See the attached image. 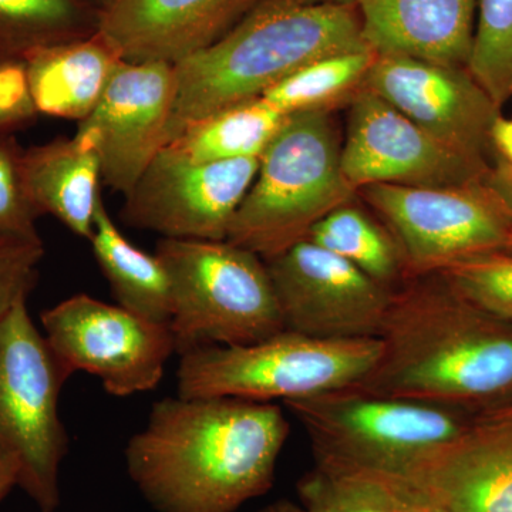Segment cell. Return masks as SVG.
<instances>
[{
	"instance_id": "8992f818",
	"label": "cell",
	"mask_w": 512,
	"mask_h": 512,
	"mask_svg": "<svg viewBox=\"0 0 512 512\" xmlns=\"http://www.w3.org/2000/svg\"><path fill=\"white\" fill-rule=\"evenodd\" d=\"M157 258L171 284L170 326L178 355L239 346L284 332L265 259L229 241L161 238Z\"/></svg>"
},
{
	"instance_id": "83f0119b",
	"label": "cell",
	"mask_w": 512,
	"mask_h": 512,
	"mask_svg": "<svg viewBox=\"0 0 512 512\" xmlns=\"http://www.w3.org/2000/svg\"><path fill=\"white\" fill-rule=\"evenodd\" d=\"M439 274L471 302L512 323V252L474 256Z\"/></svg>"
},
{
	"instance_id": "e575fe53",
	"label": "cell",
	"mask_w": 512,
	"mask_h": 512,
	"mask_svg": "<svg viewBox=\"0 0 512 512\" xmlns=\"http://www.w3.org/2000/svg\"><path fill=\"white\" fill-rule=\"evenodd\" d=\"M485 183L490 185L503 198V201L512 212V178L510 175L505 174L498 165H494L488 171Z\"/></svg>"
},
{
	"instance_id": "6da1fadb",
	"label": "cell",
	"mask_w": 512,
	"mask_h": 512,
	"mask_svg": "<svg viewBox=\"0 0 512 512\" xmlns=\"http://www.w3.org/2000/svg\"><path fill=\"white\" fill-rule=\"evenodd\" d=\"M289 431L275 403L165 397L128 441L127 471L157 512H235L271 490Z\"/></svg>"
},
{
	"instance_id": "4fadbf2b",
	"label": "cell",
	"mask_w": 512,
	"mask_h": 512,
	"mask_svg": "<svg viewBox=\"0 0 512 512\" xmlns=\"http://www.w3.org/2000/svg\"><path fill=\"white\" fill-rule=\"evenodd\" d=\"M340 164L359 191L373 184L450 187L485 180L491 165L441 143L392 104L362 89L349 101Z\"/></svg>"
},
{
	"instance_id": "8d00e7d4",
	"label": "cell",
	"mask_w": 512,
	"mask_h": 512,
	"mask_svg": "<svg viewBox=\"0 0 512 512\" xmlns=\"http://www.w3.org/2000/svg\"><path fill=\"white\" fill-rule=\"evenodd\" d=\"M476 419H503L512 420V400L505 403L504 406L497 407V409L491 410V412L481 414Z\"/></svg>"
},
{
	"instance_id": "7c38bea8",
	"label": "cell",
	"mask_w": 512,
	"mask_h": 512,
	"mask_svg": "<svg viewBox=\"0 0 512 512\" xmlns=\"http://www.w3.org/2000/svg\"><path fill=\"white\" fill-rule=\"evenodd\" d=\"M285 330L325 340L380 339L392 289L303 239L266 259Z\"/></svg>"
},
{
	"instance_id": "9a60e30c",
	"label": "cell",
	"mask_w": 512,
	"mask_h": 512,
	"mask_svg": "<svg viewBox=\"0 0 512 512\" xmlns=\"http://www.w3.org/2000/svg\"><path fill=\"white\" fill-rule=\"evenodd\" d=\"M363 89L392 104L446 146L487 160L491 128L501 109L466 67L376 55Z\"/></svg>"
},
{
	"instance_id": "836d02e7",
	"label": "cell",
	"mask_w": 512,
	"mask_h": 512,
	"mask_svg": "<svg viewBox=\"0 0 512 512\" xmlns=\"http://www.w3.org/2000/svg\"><path fill=\"white\" fill-rule=\"evenodd\" d=\"M20 468L18 460L5 447L0 446V503L19 485Z\"/></svg>"
},
{
	"instance_id": "cb8c5ba5",
	"label": "cell",
	"mask_w": 512,
	"mask_h": 512,
	"mask_svg": "<svg viewBox=\"0 0 512 512\" xmlns=\"http://www.w3.org/2000/svg\"><path fill=\"white\" fill-rule=\"evenodd\" d=\"M100 10L83 0H0V59L92 36Z\"/></svg>"
},
{
	"instance_id": "277c9868",
	"label": "cell",
	"mask_w": 512,
	"mask_h": 512,
	"mask_svg": "<svg viewBox=\"0 0 512 512\" xmlns=\"http://www.w3.org/2000/svg\"><path fill=\"white\" fill-rule=\"evenodd\" d=\"M284 404L308 434L316 466L397 481H409L476 420L357 386Z\"/></svg>"
},
{
	"instance_id": "7a4b0ae2",
	"label": "cell",
	"mask_w": 512,
	"mask_h": 512,
	"mask_svg": "<svg viewBox=\"0 0 512 512\" xmlns=\"http://www.w3.org/2000/svg\"><path fill=\"white\" fill-rule=\"evenodd\" d=\"M366 392L478 417L512 400V323L485 311L440 274L393 292Z\"/></svg>"
},
{
	"instance_id": "e0dca14e",
	"label": "cell",
	"mask_w": 512,
	"mask_h": 512,
	"mask_svg": "<svg viewBox=\"0 0 512 512\" xmlns=\"http://www.w3.org/2000/svg\"><path fill=\"white\" fill-rule=\"evenodd\" d=\"M404 483L437 512H512V420H474Z\"/></svg>"
},
{
	"instance_id": "7402d4cb",
	"label": "cell",
	"mask_w": 512,
	"mask_h": 512,
	"mask_svg": "<svg viewBox=\"0 0 512 512\" xmlns=\"http://www.w3.org/2000/svg\"><path fill=\"white\" fill-rule=\"evenodd\" d=\"M286 117L259 97L192 121L168 146L195 163L259 158Z\"/></svg>"
},
{
	"instance_id": "3957f363",
	"label": "cell",
	"mask_w": 512,
	"mask_h": 512,
	"mask_svg": "<svg viewBox=\"0 0 512 512\" xmlns=\"http://www.w3.org/2000/svg\"><path fill=\"white\" fill-rule=\"evenodd\" d=\"M366 49L356 6L259 0L221 39L174 64L168 144L192 121L264 97L306 64Z\"/></svg>"
},
{
	"instance_id": "d590c367",
	"label": "cell",
	"mask_w": 512,
	"mask_h": 512,
	"mask_svg": "<svg viewBox=\"0 0 512 512\" xmlns=\"http://www.w3.org/2000/svg\"><path fill=\"white\" fill-rule=\"evenodd\" d=\"M259 512H306L301 504L293 503L291 500H278L262 508Z\"/></svg>"
},
{
	"instance_id": "30bf717a",
	"label": "cell",
	"mask_w": 512,
	"mask_h": 512,
	"mask_svg": "<svg viewBox=\"0 0 512 512\" xmlns=\"http://www.w3.org/2000/svg\"><path fill=\"white\" fill-rule=\"evenodd\" d=\"M49 345L70 372L97 377L117 397L150 392L164 376L177 352L173 330L77 293L40 315Z\"/></svg>"
},
{
	"instance_id": "5bb4252c",
	"label": "cell",
	"mask_w": 512,
	"mask_h": 512,
	"mask_svg": "<svg viewBox=\"0 0 512 512\" xmlns=\"http://www.w3.org/2000/svg\"><path fill=\"white\" fill-rule=\"evenodd\" d=\"M174 64L123 62L74 140L99 160L101 180L127 195L168 146L175 103Z\"/></svg>"
},
{
	"instance_id": "52a82bcc",
	"label": "cell",
	"mask_w": 512,
	"mask_h": 512,
	"mask_svg": "<svg viewBox=\"0 0 512 512\" xmlns=\"http://www.w3.org/2000/svg\"><path fill=\"white\" fill-rule=\"evenodd\" d=\"M380 353V339H315L291 330L251 345L201 346L180 355L178 396L292 402L356 386Z\"/></svg>"
},
{
	"instance_id": "603a6c76",
	"label": "cell",
	"mask_w": 512,
	"mask_h": 512,
	"mask_svg": "<svg viewBox=\"0 0 512 512\" xmlns=\"http://www.w3.org/2000/svg\"><path fill=\"white\" fill-rule=\"evenodd\" d=\"M306 239L392 291L409 279L399 242L382 221L357 207L355 201L322 218Z\"/></svg>"
},
{
	"instance_id": "f1b7e54d",
	"label": "cell",
	"mask_w": 512,
	"mask_h": 512,
	"mask_svg": "<svg viewBox=\"0 0 512 512\" xmlns=\"http://www.w3.org/2000/svg\"><path fill=\"white\" fill-rule=\"evenodd\" d=\"M23 154L15 134L0 136V241L42 242L37 232L40 214L23 175Z\"/></svg>"
},
{
	"instance_id": "d4e9b609",
	"label": "cell",
	"mask_w": 512,
	"mask_h": 512,
	"mask_svg": "<svg viewBox=\"0 0 512 512\" xmlns=\"http://www.w3.org/2000/svg\"><path fill=\"white\" fill-rule=\"evenodd\" d=\"M373 50L339 53L306 64L264 94L285 116L301 111H332L363 89L375 60Z\"/></svg>"
},
{
	"instance_id": "8fae6325",
	"label": "cell",
	"mask_w": 512,
	"mask_h": 512,
	"mask_svg": "<svg viewBox=\"0 0 512 512\" xmlns=\"http://www.w3.org/2000/svg\"><path fill=\"white\" fill-rule=\"evenodd\" d=\"M259 158L195 163L170 146L124 195L121 221L163 238L227 241Z\"/></svg>"
},
{
	"instance_id": "ffe728a7",
	"label": "cell",
	"mask_w": 512,
	"mask_h": 512,
	"mask_svg": "<svg viewBox=\"0 0 512 512\" xmlns=\"http://www.w3.org/2000/svg\"><path fill=\"white\" fill-rule=\"evenodd\" d=\"M23 175L40 217L52 215L74 235L90 241L103 181L96 154L73 137L56 138L25 148Z\"/></svg>"
},
{
	"instance_id": "d6986e66",
	"label": "cell",
	"mask_w": 512,
	"mask_h": 512,
	"mask_svg": "<svg viewBox=\"0 0 512 512\" xmlns=\"http://www.w3.org/2000/svg\"><path fill=\"white\" fill-rule=\"evenodd\" d=\"M123 62L97 32L30 53L23 64L37 114L80 123L96 109Z\"/></svg>"
},
{
	"instance_id": "74e56055",
	"label": "cell",
	"mask_w": 512,
	"mask_h": 512,
	"mask_svg": "<svg viewBox=\"0 0 512 512\" xmlns=\"http://www.w3.org/2000/svg\"><path fill=\"white\" fill-rule=\"evenodd\" d=\"M299 5H345L356 6L357 0H284Z\"/></svg>"
},
{
	"instance_id": "4316f807",
	"label": "cell",
	"mask_w": 512,
	"mask_h": 512,
	"mask_svg": "<svg viewBox=\"0 0 512 512\" xmlns=\"http://www.w3.org/2000/svg\"><path fill=\"white\" fill-rule=\"evenodd\" d=\"M468 70L500 109L512 96V0H478Z\"/></svg>"
},
{
	"instance_id": "4dcf8cb0",
	"label": "cell",
	"mask_w": 512,
	"mask_h": 512,
	"mask_svg": "<svg viewBox=\"0 0 512 512\" xmlns=\"http://www.w3.org/2000/svg\"><path fill=\"white\" fill-rule=\"evenodd\" d=\"M39 116L22 60L0 59V136L15 134Z\"/></svg>"
},
{
	"instance_id": "484cf974",
	"label": "cell",
	"mask_w": 512,
	"mask_h": 512,
	"mask_svg": "<svg viewBox=\"0 0 512 512\" xmlns=\"http://www.w3.org/2000/svg\"><path fill=\"white\" fill-rule=\"evenodd\" d=\"M306 512H397L396 481L315 466L299 480Z\"/></svg>"
},
{
	"instance_id": "ba28073f",
	"label": "cell",
	"mask_w": 512,
	"mask_h": 512,
	"mask_svg": "<svg viewBox=\"0 0 512 512\" xmlns=\"http://www.w3.org/2000/svg\"><path fill=\"white\" fill-rule=\"evenodd\" d=\"M70 376L30 318L28 302L0 319V446L18 460L19 487L42 512L60 504L59 471L69 436L59 399Z\"/></svg>"
},
{
	"instance_id": "f546056e",
	"label": "cell",
	"mask_w": 512,
	"mask_h": 512,
	"mask_svg": "<svg viewBox=\"0 0 512 512\" xmlns=\"http://www.w3.org/2000/svg\"><path fill=\"white\" fill-rule=\"evenodd\" d=\"M43 256V241H0V319L19 303L28 302L39 279Z\"/></svg>"
},
{
	"instance_id": "2e32d148",
	"label": "cell",
	"mask_w": 512,
	"mask_h": 512,
	"mask_svg": "<svg viewBox=\"0 0 512 512\" xmlns=\"http://www.w3.org/2000/svg\"><path fill=\"white\" fill-rule=\"evenodd\" d=\"M259 0H111L97 33L124 62L177 64L234 28Z\"/></svg>"
},
{
	"instance_id": "d6a6232c",
	"label": "cell",
	"mask_w": 512,
	"mask_h": 512,
	"mask_svg": "<svg viewBox=\"0 0 512 512\" xmlns=\"http://www.w3.org/2000/svg\"><path fill=\"white\" fill-rule=\"evenodd\" d=\"M396 481L397 512H437L412 485Z\"/></svg>"
},
{
	"instance_id": "5b68a950",
	"label": "cell",
	"mask_w": 512,
	"mask_h": 512,
	"mask_svg": "<svg viewBox=\"0 0 512 512\" xmlns=\"http://www.w3.org/2000/svg\"><path fill=\"white\" fill-rule=\"evenodd\" d=\"M332 111L289 114L259 157L254 183L227 241L271 259L303 239L326 215L356 200L340 164Z\"/></svg>"
},
{
	"instance_id": "44dd1931",
	"label": "cell",
	"mask_w": 512,
	"mask_h": 512,
	"mask_svg": "<svg viewBox=\"0 0 512 512\" xmlns=\"http://www.w3.org/2000/svg\"><path fill=\"white\" fill-rule=\"evenodd\" d=\"M90 244L117 303L143 318L170 325L173 296L164 265L156 254L141 251L121 234L103 198Z\"/></svg>"
},
{
	"instance_id": "1f68e13d",
	"label": "cell",
	"mask_w": 512,
	"mask_h": 512,
	"mask_svg": "<svg viewBox=\"0 0 512 512\" xmlns=\"http://www.w3.org/2000/svg\"><path fill=\"white\" fill-rule=\"evenodd\" d=\"M491 148L498 154V167L512 178V119L498 116L490 134Z\"/></svg>"
},
{
	"instance_id": "ac0fdd59",
	"label": "cell",
	"mask_w": 512,
	"mask_h": 512,
	"mask_svg": "<svg viewBox=\"0 0 512 512\" xmlns=\"http://www.w3.org/2000/svg\"><path fill=\"white\" fill-rule=\"evenodd\" d=\"M478 0H357L362 35L376 55L466 67Z\"/></svg>"
},
{
	"instance_id": "9c48e42d",
	"label": "cell",
	"mask_w": 512,
	"mask_h": 512,
	"mask_svg": "<svg viewBox=\"0 0 512 512\" xmlns=\"http://www.w3.org/2000/svg\"><path fill=\"white\" fill-rule=\"evenodd\" d=\"M357 197L399 242L409 279L474 256L512 252V212L485 180L450 187L373 184Z\"/></svg>"
},
{
	"instance_id": "f35d334b",
	"label": "cell",
	"mask_w": 512,
	"mask_h": 512,
	"mask_svg": "<svg viewBox=\"0 0 512 512\" xmlns=\"http://www.w3.org/2000/svg\"><path fill=\"white\" fill-rule=\"evenodd\" d=\"M83 2L89 3V5L94 6V8L99 9L101 12V10L106 9L110 5L111 0H83Z\"/></svg>"
}]
</instances>
